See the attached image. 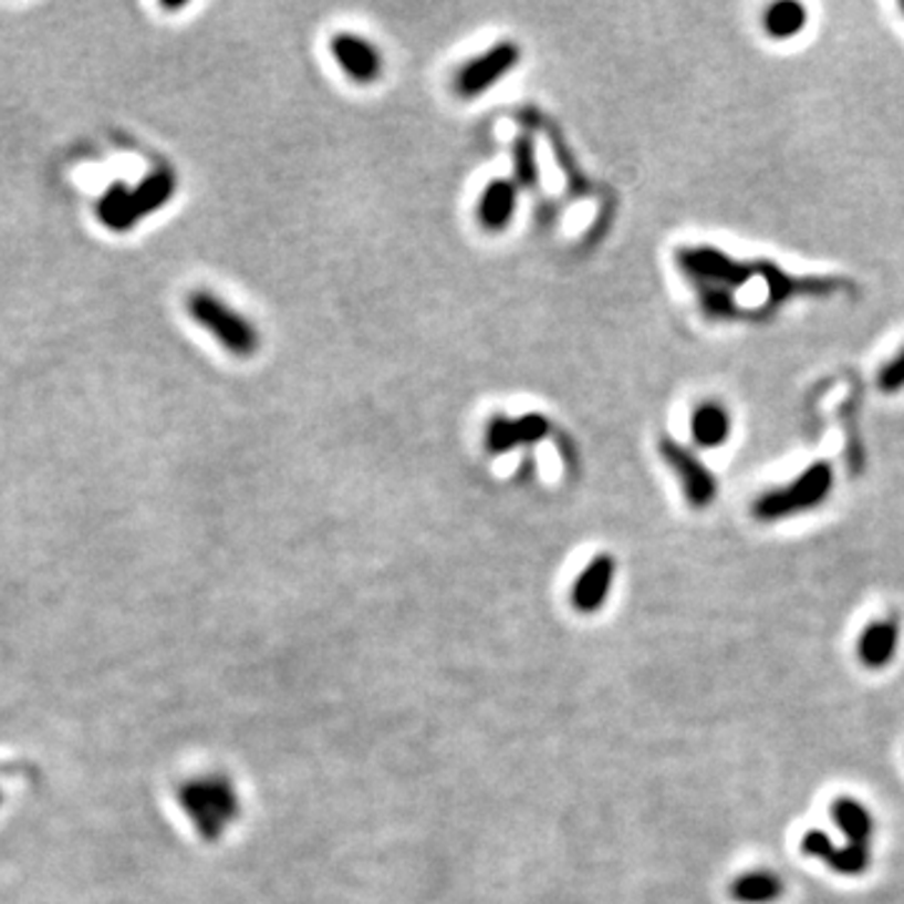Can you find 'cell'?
Here are the masks:
<instances>
[{
  "mask_svg": "<svg viewBox=\"0 0 904 904\" xmlns=\"http://www.w3.org/2000/svg\"><path fill=\"white\" fill-rule=\"evenodd\" d=\"M658 455L664 458L671 472L676 475L688 506L694 510H706L714 506V500L719 498V480H716V475L708 470L702 460H698V455L692 447L678 443L676 437L664 435L658 440Z\"/></svg>",
  "mask_w": 904,
  "mask_h": 904,
  "instance_id": "5b68a950",
  "label": "cell"
},
{
  "mask_svg": "<svg viewBox=\"0 0 904 904\" xmlns=\"http://www.w3.org/2000/svg\"><path fill=\"white\" fill-rule=\"evenodd\" d=\"M518 209V184L510 179H492L480 194L478 224L486 231H506Z\"/></svg>",
  "mask_w": 904,
  "mask_h": 904,
  "instance_id": "4fadbf2b",
  "label": "cell"
},
{
  "mask_svg": "<svg viewBox=\"0 0 904 904\" xmlns=\"http://www.w3.org/2000/svg\"><path fill=\"white\" fill-rule=\"evenodd\" d=\"M613 581H616V558L609 553L593 555L589 565L573 581V611L581 613V616H593V613L603 611V605L613 591Z\"/></svg>",
  "mask_w": 904,
  "mask_h": 904,
  "instance_id": "ba28073f",
  "label": "cell"
},
{
  "mask_svg": "<svg viewBox=\"0 0 904 904\" xmlns=\"http://www.w3.org/2000/svg\"><path fill=\"white\" fill-rule=\"evenodd\" d=\"M516 181L523 189H533L538 184V162H536V146L530 136H518L516 138Z\"/></svg>",
  "mask_w": 904,
  "mask_h": 904,
  "instance_id": "ffe728a7",
  "label": "cell"
},
{
  "mask_svg": "<svg viewBox=\"0 0 904 904\" xmlns=\"http://www.w3.org/2000/svg\"><path fill=\"white\" fill-rule=\"evenodd\" d=\"M902 11H904V3H902Z\"/></svg>",
  "mask_w": 904,
  "mask_h": 904,
  "instance_id": "7402d4cb",
  "label": "cell"
},
{
  "mask_svg": "<svg viewBox=\"0 0 904 904\" xmlns=\"http://www.w3.org/2000/svg\"><path fill=\"white\" fill-rule=\"evenodd\" d=\"M674 259L694 289H721L736 294L757 277V262H741L711 245L678 247Z\"/></svg>",
  "mask_w": 904,
  "mask_h": 904,
  "instance_id": "3957f363",
  "label": "cell"
},
{
  "mask_svg": "<svg viewBox=\"0 0 904 904\" xmlns=\"http://www.w3.org/2000/svg\"><path fill=\"white\" fill-rule=\"evenodd\" d=\"M98 217L106 224V227L116 229V231L132 229L138 219L134 199H132V189H126V186H114V189H108L106 197L98 204Z\"/></svg>",
  "mask_w": 904,
  "mask_h": 904,
  "instance_id": "ac0fdd59",
  "label": "cell"
},
{
  "mask_svg": "<svg viewBox=\"0 0 904 904\" xmlns=\"http://www.w3.org/2000/svg\"><path fill=\"white\" fill-rule=\"evenodd\" d=\"M179 807L191 819L194 829L207 842H217L241 814L237 784L227 773H204L184 781L179 789Z\"/></svg>",
  "mask_w": 904,
  "mask_h": 904,
  "instance_id": "6da1fadb",
  "label": "cell"
},
{
  "mask_svg": "<svg viewBox=\"0 0 904 904\" xmlns=\"http://www.w3.org/2000/svg\"><path fill=\"white\" fill-rule=\"evenodd\" d=\"M801 852L812 856V860H819L832 872L844 874V877H862V874L870 870L872 862V854L866 846L856 844L837 846L832 839L824 832H819V829H812V832L801 837Z\"/></svg>",
  "mask_w": 904,
  "mask_h": 904,
  "instance_id": "9c48e42d",
  "label": "cell"
},
{
  "mask_svg": "<svg viewBox=\"0 0 904 904\" xmlns=\"http://www.w3.org/2000/svg\"><path fill=\"white\" fill-rule=\"evenodd\" d=\"M834 490V468L829 460H817L801 470L794 480L787 486H777L763 490L761 496L754 500L751 516L759 523H777V520H787L801 516V512L817 510L824 506L827 498Z\"/></svg>",
  "mask_w": 904,
  "mask_h": 904,
  "instance_id": "7a4b0ae2",
  "label": "cell"
},
{
  "mask_svg": "<svg viewBox=\"0 0 904 904\" xmlns=\"http://www.w3.org/2000/svg\"><path fill=\"white\" fill-rule=\"evenodd\" d=\"M832 819L846 837V844L866 846L870 850L874 837V817L860 799L837 797L832 801Z\"/></svg>",
  "mask_w": 904,
  "mask_h": 904,
  "instance_id": "9a60e30c",
  "label": "cell"
},
{
  "mask_svg": "<svg viewBox=\"0 0 904 904\" xmlns=\"http://www.w3.org/2000/svg\"><path fill=\"white\" fill-rule=\"evenodd\" d=\"M757 277L763 279V289H767L769 306H781L794 300V297H824L834 294L844 289L842 279H824V277H794L779 264L769 262V259H759Z\"/></svg>",
  "mask_w": 904,
  "mask_h": 904,
  "instance_id": "52a82bcc",
  "label": "cell"
},
{
  "mask_svg": "<svg viewBox=\"0 0 904 904\" xmlns=\"http://www.w3.org/2000/svg\"><path fill=\"white\" fill-rule=\"evenodd\" d=\"M877 389L882 395H897L904 389V347L890 357L877 372Z\"/></svg>",
  "mask_w": 904,
  "mask_h": 904,
  "instance_id": "44dd1931",
  "label": "cell"
},
{
  "mask_svg": "<svg viewBox=\"0 0 904 904\" xmlns=\"http://www.w3.org/2000/svg\"><path fill=\"white\" fill-rule=\"evenodd\" d=\"M900 648V626L894 619H877L856 638V658L870 671H882L892 664Z\"/></svg>",
  "mask_w": 904,
  "mask_h": 904,
  "instance_id": "7c38bea8",
  "label": "cell"
},
{
  "mask_svg": "<svg viewBox=\"0 0 904 904\" xmlns=\"http://www.w3.org/2000/svg\"><path fill=\"white\" fill-rule=\"evenodd\" d=\"M784 894V882L773 872H747L731 884V897L739 904H773Z\"/></svg>",
  "mask_w": 904,
  "mask_h": 904,
  "instance_id": "2e32d148",
  "label": "cell"
},
{
  "mask_svg": "<svg viewBox=\"0 0 904 904\" xmlns=\"http://www.w3.org/2000/svg\"><path fill=\"white\" fill-rule=\"evenodd\" d=\"M186 306H189L194 322L207 330L235 357H249L259 350V334L254 324L231 310L227 302H221L219 297H214L211 292H194Z\"/></svg>",
  "mask_w": 904,
  "mask_h": 904,
  "instance_id": "277c9868",
  "label": "cell"
},
{
  "mask_svg": "<svg viewBox=\"0 0 904 904\" xmlns=\"http://www.w3.org/2000/svg\"><path fill=\"white\" fill-rule=\"evenodd\" d=\"M551 433V419L540 413L520 417H492L486 433V445L492 455L516 450L520 445H533Z\"/></svg>",
  "mask_w": 904,
  "mask_h": 904,
  "instance_id": "30bf717a",
  "label": "cell"
},
{
  "mask_svg": "<svg viewBox=\"0 0 904 904\" xmlns=\"http://www.w3.org/2000/svg\"><path fill=\"white\" fill-rule=\"evenodd\" d=\"M330 51L337 66L354 83H375L382 73V55L367 39L357 33H334Z\"/></svg>",
  "mask_w": 904,
  "mask_h": 904,
  "instance_id": "8fae6325",
  "label": "cell"
},
{
  "mask_svg": "<svg viewBox=\"0 0 904 904\" xmlns=\"http://www.w3.org/2000/svg\"><path fill=\"white\" fill-rule=\"evenodd\" d=\"M734 430V419L729 407L716 403V399H708V403H702L692 415V437L698 447H704V450H716V447H721L729 443Z\"/></svg>",
  "mask_w": 904,
  "mask_h": 904,
  "instance_id": "5bb4252c",
  "label": "cell"
},
{
  "mask_svg": "<svg viewBox=\"0 0 904 904\" xmlns=\"http://www.w3.org/2000/svg\"><path fill=\"white\" fill-rule=\"evenodd\" d=\"M520 61V45L512 41H500L492 45L490 51H486L478 59H472L468 66L460 69L458 76H455V91L463 98H475L480 93L490 91L496 83L508 76V73L518 66Z\"/></svg>",
  "mask_w": 904,
  "mask_h": 904,
  "instance_id": "8992f818",
  "label": "cell"
},
{
  "mask_svg": "<svg viewBox=\"0 0 904 904\" xmlns=\"http://www.w3.org/2000/svg\"><path fill=\"white\" fill-rule=\"evenodd\" d=\"M807 28V8L791 0L773 3L763 13V31L777 41H789Z\"/></svg>",
  "mask_w": 904,
  "mask_h": 904,
  "instance_id": "e0dca14e",
  "label": "cell"
},
{
  "mask_svg": "<svg viewBox=\"0 0 904 904\" xmlns=\"http://www.w3.org/2000/svg\"><path fill=\"white\" fill-rule=\"evenodd\" d=\"M174 189H176V179L169 172H154L152 176H146L142 186L132 191L138 217H146V214L162 209L164 204L172 199Z\"/></svg>",
  "mask_w": 904,
  "mask_h": 904,
  "instance_id": "d6986e66",
  "label": "cell"
}]
</instances>
